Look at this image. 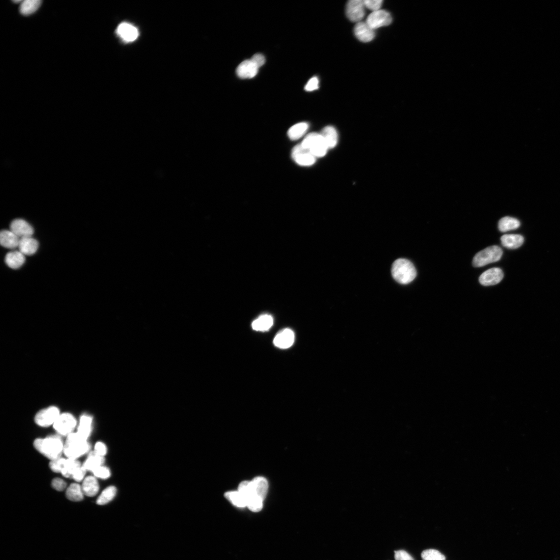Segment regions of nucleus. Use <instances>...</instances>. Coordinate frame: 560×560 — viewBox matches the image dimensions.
<instances>
[{
    "instance_id": "obj_1",
    "label": "nucleus",
    "mask_w": 560,
    "mask_h": 560,
    "mask_svg": "<svg viewBox=\"0 0 560 560\" xmlns=\"http://www.w3.org/2000/svg\"><path fill=\"white\" fill-rule=\"evenodd\" d=\"M34 446L51 461L59 459L63 452L64 445L61 438L58 435L37 439L34 442Z\"/></svg>"
},
{
    "instance_id": "obj_2",
    "label": "nucleus",
    "mask_w": 560,
    "mask_h": 560,
    "mask_svg": "<svg viewBox=\"0 0 560 560\" xmlns=\"http://www.w3.org/2000/svg\"><path fill=\"white\" fill-rule=\"evenodd\" d=\"M90 449L91 446L88 439L84 438L77 433H72L67 436L63 453L67 458L77 459L88 452Z\"/></svg>"
},
{
    "instance_id": "obj_3",
    "label": "nucleus",
    "mask_w": 560,
    "mask_h": 560,
    "mask_svg": "<svg viewBox=\"0 0 560 560\" xmlns=\"http://www.w3.org/2000/svg\"><path fill=\"white\" fill-rule=\"evenodd\" d=\"M391 273L394 280L402 284L411 283L417 276L414 264L405 259H398L393 263Z\"/></svg>"
},
{
    "instance_id": "obj_4",
    "label": "nucleus",
    "mask_w": 560,
    "mask_h": 560,
    "mask_svg": "<svg viewBox=\"0 0 560 560\" xmlns=\"http://www.w3.org/2000/svg\"><path fill=\"white\" fill-rule=\"evenodd\" d=\"M301 145L304 148L309 150L315 158L325 156L329 149L323 137L316 133L308 134Z\"/></svg>"
},
{
    "instance_id": "obj_5",
    "label": "nucleus",
    "mask_w": 560,
    "mask_h": 560,
    "mask_svg": "<svg viewBox=\"0 0 560 560\" xmlns=\"http://www.w3.org/2000/svg\"><path fill=\"white\" fill-rule=\"evenodd\" d=\"M503 256L502 249L499 246L489 247L476 254L473 258L472 265L481 267L499 261Z\"/></svg>"
},
{
    "instance_id": "obj_6",
    "label": "nucleus",
    "mask_w": 560,
    "mask_h": 560,
    "mask_svg": "<svg viewBox=\"0 0 560 560\" xmlns=\"http://www.w3.org/2000/svg\"><path fill=\"white\" fill-rule=\"evenodd\" d=\"M76 421L71 414L64 413L58 418L54 424V428L61 436H67L73 433L76 426Z\"/></svg>"
},
{
    "instance_id": "obj_7",
    "label": "nucleus",
    "mask_w": 560,
    "mask_h": 560,
    "mask_svg": "<svg viewBox=\"0 0 560 560\" xmlns=\"http://www.w3.org/2000/svg\"><path fill=\"white\" fill-rule=\"evenodd\" d=\"M392 18L391 14L385 10L373 12L368 17L366 23L373 30L391 24Z\"/></svg>"
},
{
    "instance_id": "obj_8",
    "label": "nucleus",
    "mask_w": 560,
    "mask_h": 560,
    "mask_svg": "<svg viewBox=\"0 0 560 560\" xmlns=\"http://www.w3.org/2000/svg\"><path fill=\"white\" fill-rule=\"evenodd\" d=\"M365 6L363 0H351L346 6V15L350 21L360 22L365 15Z\"/></svg>"
},
{
    "instance_id": "obj_9",
    "label": "nucleus",
    "mask_w": 560,
    "mask_h": 560,
    "mask_svg": "<svg viewBox=\"0 0 560 560\" xmlns=\"http://www.w3.org/2000/svg\"><path fill=\"white\" fill-rule=\"evenodd\" d=\"M60 415L57 407H50L39 412L35 417V422L40 427H48L54 424Z\"/></svg>"
},
{
    "instance_id": "obj_10",
    "label": "nucleus",
    "mask_w": 560,
    "mask_h": 560,
    "mask_svg": "<svg viewBox=\"0 0 560 560\" xmlns=\"http://www.w3.org/2000/svg\"><path fill=\"white\" fill-rule=\"evenodd\" d=\"M292 157L298 165L302 166H312L315 162V157L309 150L304 148L301 144L293 149Z\"/></svg>"
},
{
    "instance_id": "obj_11",
    "label": "nucleus",
    "mask_w": 560,
    "mask_h": 560,
    "mask_svg": "<svg viewBox=\"0 0 560 560\" xmlns=\"http://www.w3.org/2000/svg\"><path fill=\"white\" fill-rule=\"evenodd\" d=\"M504 278L501 269L493 268L487 270L480 276L479 281L484 286H492L499 283Z\"/></svg>"
},
{
    "instance_id": "obj_12",
    "label": "nucleus",
    "mask_w": 560,
    "mask_h": 560,
    "mask_svg": "<svg viewBox=\"0 0 560 560\" xmlns=\"http://www.w3.org/2000/svg\"><path fill=\"white\" fill-rule=\"evenodd\" d=\"M294 342V333L289 329H285L279 332L274 339L275 346L283 349L290 348L293 346Z\"/></svg>"
},
{
    "instance_id": "obj_13",
    "label": "nucleus",
    "mask_w": 560,
    "mask_h": 560,
    "mask_svg": "<svg viewBox=\"0 0 560 560\" xmlns=\"http://www.w3.org/2000/svg\"><path fill=\"white\" fill-rule=\"evenodd\" d=\"M11 230L20 239L23 237L32 236L34 230L32 227L22 219H16L11 224Z\"/></svg>"
},
{
    "instance_id": "obj_14",
    "label": "nucleus",
    "mask_w": 560,
    "mask_h": 560,
    "mask_svg": "<svg viewBox=\"0 0 560 560\" xmlns=\"http://www.w3.org/2000/svg\"><path fill=\"white\" fill-rule=\"evenodd\" d=\"M354 35L360 41L367 43L371 41L375 37L374 30L372 29L366 22H359L356 24L354 29Z\"/></svg>"
},
{
    "instance_id": "obj_15",
    "label": "nucleus",
    "mask_w": 560,
    "mask_h": 560,
    "mask_svg": "<svg viewBox=\"0 0 560 560\" xmlns=\"http://www.w3.org/2000/svg\"><path fill=\"white\" fill-rule=\"evenodd\" d=\"M116 32L118 36L126 42H133L139 36L137 28L127 23L119 25Z\"/></svg>"
},
{
    "instance_id": "obj_16",
    "label": "nucleus",
    "mask_w": 560,
    "mask_h": 560,
    "mask_svg": "<svg viewBox=\"0 0 560 560\" xmlns=\"http://www.w3.org/2000/svg\"><path fill=\"white\" fill-rule=\"evenodd\" d=\"M259 67L250 60L242 62L237 66L236 72L242 78H252L255 77L259 71Z\"/></svg>"
},
{
    "instance_id": "obj_17",
    "label": "nucleus",
    "mask_w": 560,
    "mask_h": 560,
    "mask_svg": "<svg viewBox=\"0 0 560 560\" xmlns=\"http://www.w3.org/2000/svg\"><path fill=\"white\" fill-rule=\"evenodd\" d=\"M38 247V242L32 236H29L21 238L18 248L24 255L31 256L37 251Z\"/></svg>"
},
{
    "instance_id": "obj_18",
    "label": "nucleus",
    "mask_w": 560,
    "mask_h": 560,
    "mask_svg": "<svg viewBox=\"0 0 560 560\" xmlns=\"http://www.w3.org/2000/svg\"><path fill=\"white\" fill-rule=\"evenodd\" d=\"M20 238L11 230H4L0 234V243L4 247L14 249L19 247Z\"/></svg>"
},
{
    "instance_id": "obj_19",
    "label": "nucleus",
    "mask_w": 560,
    "mask_h": 560,
    "mask_svg": "<svg viewBox=\"0 0 560 560\" xmlns=\"http://www.w3.org/2000/svg\"><path fill=\"white\" fill-rule=\"evenodd\" d=\"M251 483L254 494L264 501L268 490L267 480L264 477H258L254 478Z\"/></svg>"
},
{
    "instance_id": "obj_20",
    "label": "nucleus",
    "mask_w": 560,
    "mask_h": 560,
    "mask_svg": "<svg viewBox=\"0 0 560 560\" xmlns=\"http://www.w3.org/2000/svg\"><path fill=\"white\" fill-rule=\"evenodd\" d=\"M274 325V318L268 314L260 316L253 322L252 329L254 331L266 332L270 330Z\"/></svg>"
},
{
    "instance_id": "obj_21",
    "label": "nucleus",
    "mask_w": 560,
    "mask_h": 560,
    "mask_svg": "<svg viewBox=\"0 0 560 560\" xmlns=\"http://www.w3.org/2000/svg\"><path fill=\"white\" fill-rule=\"evenodd\" d=\"M502 245L510 249H516L520 248L524 243L522 235L516 234L503 235L501 238Z\"/></svg>"
},
{
    "instance_id": "obj_22",
    "label": "nucleus",
    "mask_w": 560,
    "mask_h": 560,
    "mask_svg": "<svg viewBox=\"0 0 560 560\" xmlns=\"http://www.w3.org/2000/svg\"><path fill=\"white\" fill-rule=\"evenodd\" d=\"M5 261L7 265L11 268L18 269L23 266L25 262V255L20 251L11 252L7 254Z\"/></svg>"
},
{
    "instance_id": "obj_23",
    "label": "nucleus",
    "mask_w": 560,
    "mask_h": 560,
    "mask_svg": "<svg viewBox=\"0 0 560 560\" xmlns=\"http://www.w3.org/2000/svg\"><path fill=\"white\" fill-rule=\"evenodd\" d=\"M82 489L85 495L93 497L98 494L99 490V484L95 477L89 476L84 479Z\"/></svg>"
},
{
    "instance_id": "obj_24",
    "label": "nucleus",
    "mask_w": 560,
    "mask_h": 560,
    "mask_svg": "<svg viewBox=\"0 0 560 560\" xmlns=\"http://www.w3.org/2000/svg\"><path fill=\"white\" fill-rule=\"evenodd\" d=\"M105 462L104 456L98 455L95 451H92L89 454L87 460L82 466L87 470L93 471L97 468L103 466Z\"/></svg>"
},
{
    "instance_id": "obj_25",
    "label": "nucleus",
    "mask_w": 560,
    "mask_h": 560,
    "mask_svg": "<svg viewBox=\"0 0 560 560\" xmlns=\"http://www.w3.org/2000/svg\"><path fill=\"white\" fill-rule=\"evenodd\" d=\"M323 137L329 148L335 147L338 142V134L336 130L332 126L325 128L321 134Z\"/></svg>"
},
{
    "instance_id": "obj_26",
    "label": "nucleus",
    "mask_w": 560,
    "mask_h": 560,
    "mask_svg": "<svg viewBox=\"0 0 560 560\" xmlns=\"http://www.w3.org/2000/svg\"><path fill=\"white\" fill-rule=\"evenodd\" d=\"M93 419L89 416L84 415L80 419L77 433L85 439H88L92 432Z\"/></svg>"
},
{
    "instance_id": "obj_27",
    "label": "nucleus",
    "mask_w": 560,
    "mask_h": 560,
    "mask_svg": "<svg viewBox=\"0 0 560 560\" xmlns=\"http://www.w3.org/2000/svg\"><path fill=\"white\" fill-rule=\"evenodd\" d=\"M520 226L519 220L510 216L501 218L499 222V229L502 232L517 229Z\"/></svg>"
},
{
    "instance_id": "obj_28",
    "label": "nucleus",
    "mask_w": 560,
    "mask_h": 560,
    "mask_svg": "<svg viewBox=\"0 0 560 560\" xmlns=\"http://www.w3.org/2000/svg\"><path fill=\"white\" fill-rule=\"evenodd\" d=\"M81 462L77 459H66L64 467L61 473L63 476L66 478H72L74 473L81 467Z\"/></svg>"
},
{
    "instance_id": "obj_29",
    "label": "nucleus",
    "mask_w": 560,
    "mask_h": 560,
    "mask_svg": "<svg viewBox=\"0 0 560 560\" xmlns=\"http://www.w3.org/2000/svg\"><path fill=\"white\" fill-rule=\"evenodd\" d=\"M308 128L309 125L307 123L302 122L297 124L288 130V136L292 140H297L303 136Z\"/></svg>"
},
{
    "instance_id": "obj_30",
    "label": "nucleus",
    "mask_w": 560,
    "mask_h": 560,
    "mask_svg": "<svg viewBox=\"0 0 560 560\" xmlns=\"http://www.w3.org/2000/svg\"><path fill=\"white\" fill-rule=\"evenodd\" d=\"M40 0H25L21 4L20 10L22 14L28 16L36 12L41 5Z\"/></svg>"
},
{
    "instance_id": "obj_31",
    "label": "nucleus",
    "mask_w": 560,
    "mask_h": 560,
    "mask_svg": "<svg viewBox=\"0 0 560 560\" xmlns=\"http://www.w3.org/2000/svg\"><path fill=\"white\" fill-rule=\"evenodd\" d=\"M67 499L73 502H79L83 500L84 493L82 487L76 484H71L66 492Z\"/></svg>"
},
{
    "instance_id": "obj_32",
    "label": "nucleus",
    "mask_w": 560,
    "mask_h": 560,
    "mask_svg": "<svg viewBox=\"0 0 560 560\" xmlns=\"http://www.w3.org/2000/svg\"><path fill=\"white\" fill-rule=\"evenodd\" d=\"M116 491L117 490L115 487H109L102 492L97 501V504L99 505H104L109 503L115 498Z\"/></svg>"
},
{
    "instance_id": "obj_33",
    "label": "nucleus",
    "mask_w": 560,
    "mask_h": 560,
    "mask_svg": "<svg viewBox=\"0 0 560 560\" xmlns=\"http://www.w3.org/2000/svg\"><path fill=\"white\" fill-rule=\"evenodd\" d=\"M225 497L234 505L239 507L247 506V501L244 497L237 491L228 492L225 494Z\"/></svg>"
},
{
    "instance_id": "obj_34",
    "label": "nucleus",
    "mask_w": 560,
    "mask_h": 560,
    "mask_svg": "<svg viewBox=\"0 0 560 560\" xmlns=\"http://www.w3.org/2000/svg\"><path fill=\"white\" fill-rule=\"evenodd\" d=\"M423 560H446L444 555L435 549H427L421 553Z\"/></svg>"
},
{
    "instance_id": "obj_35",
    "label": "nucleus",
    "mask_w": 560,
    "mask_h": 560,
    "mask_svg": "<svg viewBox=\"0 0 560 560\" xmlns=\"http://www.w3.org/2000/svg\"><path fill=\"white\" fill-rule=\"evenodd\" d=\"M92 472L94 474L95 477L103 479H108L111 476L110 469L108 467L104 466H101L97 468Z\"/></svg>"
},
{
    "instance_id": "obj_36",
    "label": "nucleus",
    "mask_w": 560,
    "mask_h": 560,
    "mask_svg": "<svg viewBox=\"0 0 560 560\" xmlns=\"http://www.w3.org/2000/svg\"><path fill=\"white\" fill-rule=\"evenodd\" d=\"M66 459L64 458H59V459L51 461L49 463V467L55 472H61L63 469Z\"/></svg>"
},
{
    "instance_id": "obj_37",
    "label": "nucleus",
    "mask_w": 560,
    "mask_h": 560,
    "mask_svg": "<svg viewBox=\"0 0 560 560\" xmlns=\"http://www.w3.org/2000/svg\"><path fill=\"white\" fill-rule=\"evenodd\" d=\"M364 2L366 8L373 12L380 10L383 3L381 0H365Z\"/></svg>"
},
{
    "instance_id": "obj_38",
    "label": "nucleus",
    "mask_w": 560,
    "mask_h": 560,
    "mask_svg": "<svg viewBox=\"0 0 560 560\" xmlns=\"http://www.w3.org/2000/svg\"><path fill=\"white\" fill-rule=\"evenodd\" d=\"M319 81L317 77L311 78L304 87V90L307 92H312L319 88Z\"/></svg>"
},
{
    "instance_id": "obj_39",
    "label": "nucleus",
    "mask_w": 560,
    "mask_h": 560,
    "mask_svg": "<svg viewBox=\"0 0 560 560\" xmlns=\"http://www.w3.org/2000/svg\"><path fill=\"white\" fill-rule=\"evenodd\" d=\"M52 487L58 491L64 490L66 487V484L61 478H56L53 480Z\"/></svg>"
},
{
    "instance_id": "obj_40",
    "label": "nucleus",
    "mask_w": 560,
    "mask_h": 560,
    "mask_svg": "<svg viewBox=\"0 0 560 560\" xmlns=\"http://www.w3.org/2000/svg\"><path fill=\"white\" fill-rule=\"evenodd\" d=\"M395 560H415L408 552L404 550L395 551Z\"/></svg>"
},
{
    "instance_id": "obj_41",
    "label": "nucleus",
    "mask_w": 560,
    "mask_h": 560,
    "mask_svg": "<svg viewBox=\"0 0 560 560\" xmlns=\"http://www.w3.org/2000/svg\"><path fill=\"white\" fill-rule=\"evenodd\" d=\"M94 451L98 455L105 456L107 452V448L105 444L101 442H98L95 445Z\"/></svg>"
},
{
    "instance_id": "obj_42",
    "label": "nucleus",
    "mask_w": 560,
    "mask_h": 560,
    "mask_svg": "<svg viewBox=\"0 0 560 560\" xmlns=\"http://www.w3.org/2000/svg\"><path fill=\"white\" fill-rule=\"evenodd\" d=\"M251 60L260 68L265 63V57L261 54H256L253 56Z\"/></svg>"
},
{
    "instance_id": "obj_43",
    "label": "nucleus",
    "mask_w": 560,
    "mask_h": 560,
    "mask_svg": "<svg viewBox=\"0 0 560 560\" xmlns=\"http://www.w3.org/2000/svg\"><path fill=\"white\" fill-rule=\"evenodd\" d=\"M87 470L81 466L73 474L72 478L77 482H81L86 475Z\"/></svg>"
}]
</instances>
